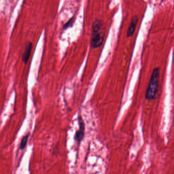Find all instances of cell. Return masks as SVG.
Here are the masks:
<instances>
[{
  "instance_id": "6da1fadb",
  "label": "cell",
  "mask_w": 174,
  "mask_h": 174,
  "mask_svg": "<svg viewBox=\"0 0 174 174\" xmlns=\"http://www.w3.org/2000/svg\"><path fill=\"white\" fill-rule=\"evenodd\" d=\"M92 36L91 38V46L93 49L99 48L104 39L103 24L102 21L96 20L92 25Z\"/></svg>"
},
{
  "instance_id": "7a4b0ae2",
  "label": "cell",
  "mask_w": 174,
  "mask_h": 174,
  "mask_svg": "<svg viewBox=\"0 0 174 174\" xmlns=\"http://www.w3.org/2000/svg\"><path fill=\"white\" fill-rule=\"evenodd\" d=\"M159 69L156 67L154 69L150 78L148 87L147 88L145 97L146 100H153L157 91L158 84L159 81Z\"/></svg>"
},
{
  "instance_id": "3957f363",
  "label": "cell",
  "mask_w": 174,
  "mask_h": 174,
  "mask_svg": "<svg viewBox=\"0 0 174 174\" xmlns=\"http://www.w3.org/2000/svg\"><path fill=\"white\" fill-rule=\"evenodd\" d=\"M78 124H79V130L76 132L75 135L74 139L77 143H81L82 140L83 139L85 135V124L81 115L78 117Z\"/></svg>"
},
{
  "instance_id": "277c9868",
  "label": "cell",
  "mask_w": 174,
  "mask_h": 174,
  "mask_svg": "<svg viewBox=\"0 0 174 174\" xmlns=\"http://www.w3.org/2000/svg\"><path fill=\"white\" fill-rule=\"evenodd\" d=\"M137 21H138V17L137 16H134L133 18L132 19L131 22L130 24L129 27L128 28L127 35V37H131L132 35H133L134 32L135 31V27L137 24Z\"/></svg>"
},
{
  "instance_id": "5b68a950",
  "label": "cell",
  "mask_w": 174,
  "mask_h": 174,
  "mask_svg": "<svg viewBox=\"0 0 174 174\" xmlns=\"http://www.w3.org/2000/svg\"><path fill=\"white\" fill-rule=\"evenodd\" d=\"M32 50V44L31 43H28V44L26 45L24 53L22 56V61H24L25 64L28 62L29 58L30 57L31 52Z\"/></svg>"
},
{
  "instance_id": "8992f818",
  "label": "cell",
  "mask_w": 174,
  "mask_h": 174,
  "mask_svg": "<svg viewBox=\"0 0 174 174\" xmlns=\"http://www.w3.org/2000/svg\"><path fill=\"white\" fill-rule=\"evenodd\" d=\"M30 133H28L25 136L22 137V141H21V143H20V149L21 150H24L25 148L26 147V144H27V141H28V138L29 137Z\"/></svg>"
},
{
  "instance_id": "52a82bcc",
  "label": "cell",
  "mask_w": 174,
  "mask_h": 174,
  "mask_svg": "<svg viewBox=\"0 0 174 174\" xmlns=\"http://www.w3.org/2000/svg\"><path fill=\"white\" fill-rule=\"evenodd\" d=\"M74 22V17H72V18H71V19L70 20L67 22L64 25V27H63V29H66L67 28H69L70 26H72V24H73V22Z\"/></svg>"
}]
</instances>
